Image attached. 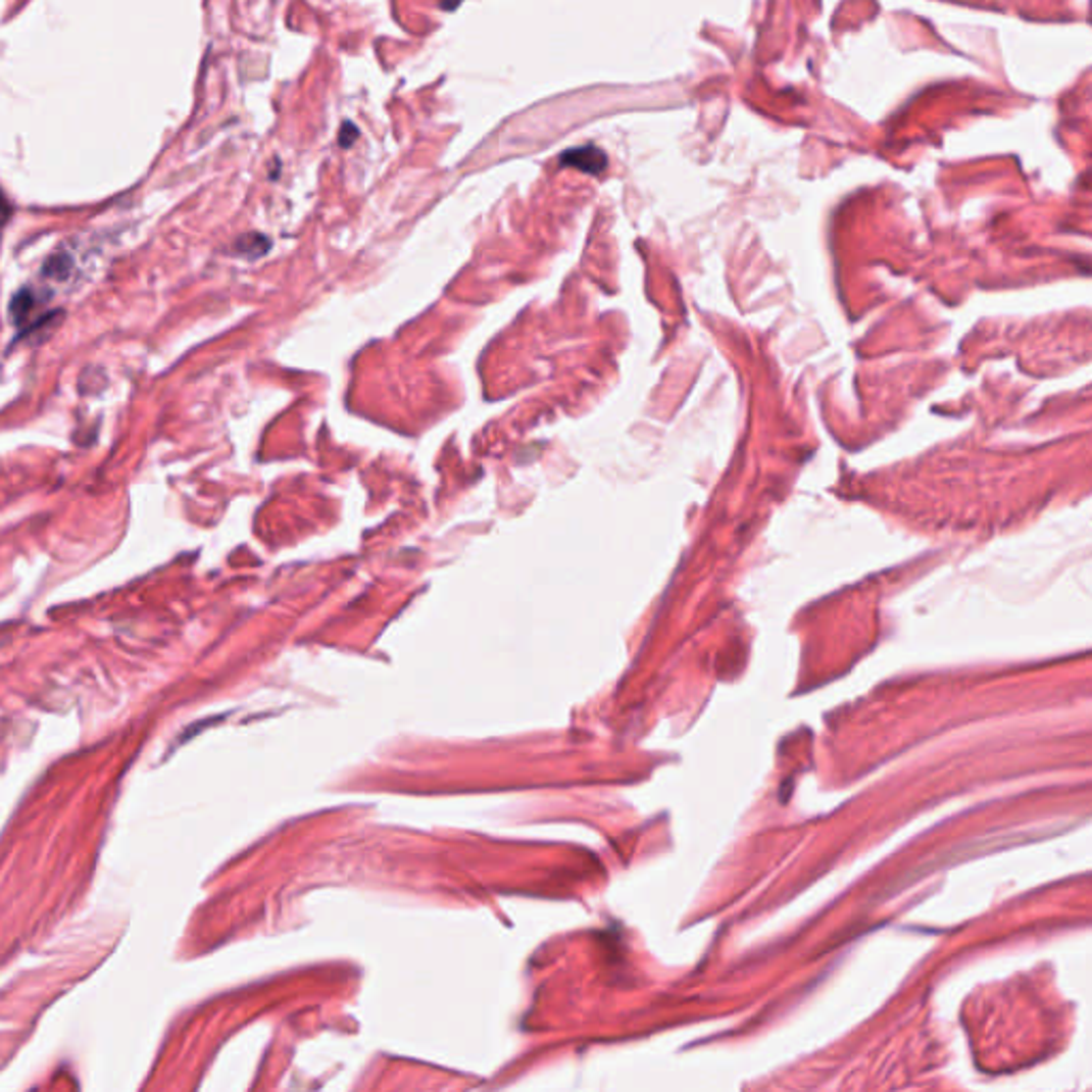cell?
<instances>
[{
  "mask_svg": "<svg viewBox=\"0 0 1092 1092\" xmlns=\"http://www.w3.org/2000/svg\"><path fill=\"white\" fill-rule=\"evenodd\" d=\"M561 162L573 164V167H577L581 171H587V173H600L606 167L608 160H606L604 152H600L596 148H577V150H567L561 156Z\"/></svg>",
  "mask_w": 1092,
  "mask_h": 1092,
  "instance_id": "6da1fadb",
  "label": "cell"
},
{
  "mask_svg": "<svg viewBox=\"0 0 1092 1092\" xmlns=\"http://www.w3.org/2000/svg\"><path fill=\"white\" fill-rule=\"evenodd\" d=\"M267 250H269V240L265 235L250 233V235H244V237H240V240H237V252L246 254L250 258L263 256Z\"/></svg>",
  "mask_w": 1092,
  "mask_h": 1092,
  "instance_id": "7a4b0ae2",
  "label": "cell"
},
{
  "mask_svg": "<svg viewBox=\"0 0 1092 1092\" xmlns=\"http://www.w3.org/2000/svg\"><path fill=\"white\" fill-rule=\"evenodd\" d=\"M35 305V297L29 293V291H21L19 295H15L13 303H11V316L15 322H21L23 318L29 316V312L33 310Z\"/></svg>",
  "mask_w": 1092,
  "mask_h": 1092,
  "instance_id": "3957f363",
  "label": "cell"
},
{
  "mask_svg": "<svg viewBox=\"0 0 1092 1092\" xmlns=\"http://www.w3.org/2000/svg\"><path fill=\"white\" fill-rule=\"evenodd\" d=\"M357 139H359V129L354 127L352 122H344L342 129H340V146L342 148H350Z\"/></svg>",
  "mask_w": 1092,
  "mask_h": 1092,
  "instance_id": "277c9868",
  "label": "cell"
}]
</instances>
